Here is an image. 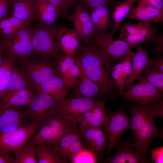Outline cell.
<instances>
[{
	"label": "cell",
	"instance_id": "cell-1",
	"mask_svg": "<svg viewBox=\"0 0 163 163\" xmlns=\"http://www.w3.org/2000/svg\"><path fill=\"white\" fill-rule=\"evenodd\" d=\"M79 50L82 68L87 76L100 87V94L115 102V86L111 77L114 63L104 50L94 44L84 43Z\"/></svg>",
	"mask_w": 163,
	"mask_h": 163
},
{
	"label": "cell",
	"instance_id": "cell-2",
	"mask_svg": "<svg viewBox=\"0 0 163 163\" xmlns=\"http://www.w3.org/2000/svg\"><path fill=\"white\" fill-rule=\"evenodd\" d=\"M58 28L55 24L39 25L33 29L32 38L33 57L56 59L62 50L58 38Z\"/></svg>",
	"mask_w": 163,
	"mask_h": 163
},
{
	"label": "cell",
	"instance_id": "cell-3",
	"mask_svg": "<svg viewBox=\"0 0 163 163\" xmlns=\"http://www.w3.org/2000/svg\"><path fill=\"white\" fill-rule=\"evenodd\" d=\"M33 29L22 28L13 34L4 36L1 40L6 54L15 61L29 59L32 56Z\"/></svg>",
	"mask_w": 163,
	"mask_h": 163
},
{
	"label": "cell",
	"instance_id": "cell-4",
	"mask_svg": "<svg viewBox=\"0 0 163 163\" xmlns=\"http://www.w3.org/2000/svg\"><path fill=\"white\" fill-rule=\"evenodd\" d=\"M74 125L68 123L57 111L39 128L37 133L30 139V142L34 145L50 144L56 148L60 139Z\"/></svg>",
	"mask_w": 163,
	"mask_h": 163
},
{
	"label": "cell",
	"instance_id": "cell-5",
	"mask_svg": "<svg viewBox=\"0 0 163 163\" xmlns=\"http://www.w3.org/2000/svg\"><path fill=\"white\" fill-rule=\"evenodd\" d=\"M123 107L122 104L117 111H113L109 109V113L101 126L106 133L108 140L107 158L110 157L120 141L122 134L126 130L131 129L130 122Z\"/></svg>",
	"mask_w": 163,
	"mask_h": 163
},
{
	"label": "cell",
	"instance_id": "cell-6",
	"mask_svg": "<svg viewBox=\"0 0 163 163\" xmlns=\"http://www.w3.org/2000/svg\"><path fill=\"white\" fill-rule=\"evenodd\" d=\"M114 33L96 31L89 40V43L104 50L114 63L122 61L126 55L132 52V47L125 41L113 39Z\"/></svg>",
	"mask_w": 163,
	"mask_h": 163
},
{
	"label": "cell",
	"instance_id": "cell-7",
	"mask_svg": "<svg viewBox=\"0 0 163 163\" xmlns=\"http://www.w3.org/2000/svg\"><path fill=\"white\" fill-rule=\"evenodd\" d=\"M59 102L49 94L38 93L28 104L26 114L39 128L57 113Z\"/></svg>",
	"mask_w": 163,
	"mask_h": 163
},
{
	"label": "cell",
	"instance_id": "cell-8",
	"mask_svg": "<svg viewBox=\"0 0 163 163\" xmlns=\"http://www.w3.org/2000/svg\"><path fill=\"white\" fill-rule=\"evenodd\" d=\"M126 100L141 104L154 103L162 99L163 93L151 85L143 75L139 82L128 90L116 92Z\"/></svg>",
	"mask_w": 163,
	"mask_h": 163
},
{
	"label": "cell",
	"instance_id": "cell-9",
	"mask_svg": "<svg viewBox=\"0 0 163 163\" xmlns=\"http://www.w3.org/2000/svg\"><path fill=\"white\" fill-rule=\"evenodd\" d=\"M49 60L29 58L15 61L19 65L18 66L29 78L34 85L57 75L56 68L53 67Z\"/></svg>",
	"mask_w": 163,
	"mask_h": 163
},
{
	"label": "cell",
	"instance_id": "cell-10",
	"mask_svg": "<svg viewBox=\"0 0 163 163\" xmlns=\"http://www.w3.org/2000/svg\"><path fill=\"white\" fill-rule=\"evenodd\" d=\"M163 101L162 99L154 103L141 104L131 102L123 106L128 110L131 115V129L133 136L150 118L158 116L163 117Z\"/></svg>",
	"mask_w": 163,
	"mask_h": 163
},
{
	"label": "cell",
	"instance_id": "cell-11",
	"mask_svg": "<svg viewBox=\"0 0 163 163\" xmlns=\"http://www.w3.org/2000/svg\"><path fill=\"white\" fill-rule=\"evenodd\" d=\"M39 128L36 124L21 126L9 132L0 133V148L8 152L15 153L27 143Z\"/></svg>",
	"mask_w": 163,
	"mask_h": 163
},
{
	"label": "cell",
	"instance_id": "cell-12",
	"mask_svg": "<svg viewBox=\"0 0 163 163\" xmlns=\"http://www.w3.org/2000/svg\"><path fill=\"white\" fill-rule=\"evenodd\" d=\"M97 100L84 98H65L59 102L57 111L68 123L74 125L82 114L93 107Z\"/></svg>",
	"mask_w": 163,
	"mask_h": 163
},
{
	"label": "cell",
	"instance_id": "cell-13",
	"mask_svg": "<svg viewBox=\"0 0 163 163\" xmlns=\"http://www.w3.org/2000/svg\"><path fill=\"white\" fill-rule=\"evenodd\" d=\"M75 12L66 18L73 25V30L79 40L84 43H89V38L96 31L92 22L90 14L79 2L75 5Z\"/></svg>",
	"mask_w": 163,
	"mask_h": 163
},
{
	"label": "cell",
	"instance_id": "cell-14",
	"mask_svg": "<svg viewBox=\"0 0 163 163\" xmlns=\"http://www.w3.org/2000/svg\"><path fill=\"white\" fill-rule=\"evenodd\" d=\"M132 141L120 140L115 148L113 155L107 158L105 162L107 163H151V158L136 151L132 146Z\"/></svg>",
	"mask_w": 163,
	"mask_h": 163
},
{
	"label": "cell",
	"instance_id": "cell-15",
	"mask_svg": "<svg viewBox=\"0 0 163 163\" xmlns=\"http://www.w3.org/2000/svg\"><path fill=\"white\" fill-rule=\"evenodd\" d=\"M84 146L77 124L60 139L56 148L66 163L70 162Z\"/></svg>",
	"mask_w": 163,
	"mask_h": 163
},
{
	"label": "cell",
	"instance_id": "cell-16",
	"mask_svg": "<svg viewBox=\"0 0 163 163\" xmlns=\"http://www.w3.org/2000/svg\"><path fill=\"white\" fill-rule=\"evenodd\" d=\"M55 59L57 74L66 83L69 90L79 77L80 71L78 65L74 55H60Z\"/></svg>",
	"mask_w": 163,
	"mask_h": 163
},
{
	"label": "cell",
	"instance_id": "cell-17",
	"mask_svg": "<svg viewBox=\"0 0 163 163\" xmlns=\"http://www.w3.org/2000/svg\"><path fill=\"white\" fill-rule=\"evenodd\" d=\"M155 117L149 119L133 136L132 146L136 151L145 155L152 141L158 135L155 123Z\"/></svg>",
	"mask_w": 163,
	"mask_h": 163
},
{
	"label": "cell",
	"instance_id": "cell-18",
	"mask_svg": "<svg viewBox=\"0 0 163 163\" xmlns=\"http://www.w3.org/2000/svg\"><path fill=\"white\" fill-rule=\"evenodd\" d=\"M84 146L97 156L104 152L107 139V134L101 127L78 129Z\"/></svg>",
	"mask_w": 163,
	"mask_h": 163
},
{
	"label": "cell",
	"instance_id": "cell-19",
	"mask_svg": "<svg viewBox=\"0 0 163 163\" xmlns=\"http://www.w3.org/2000/svg\"><path fill=\"white\" fill-rule=\"evenodd\" d=\"M74 56L79 66L80 73L78 85L72 94V97L95 99L100 94V87L85 73L81 63L79 53L76 52Z\"/></svg>",
	"mask_w": 163,
	"mask_h": 163
},
{
	"label": "cell",
	"instance_id": "cell-20",
	"mask_svg": "<svg viewBox=\"0 0 163 163\" xmlns=\"http://www.w3.org/2000/svg\"><path fill=\"white\" fill-rule=\"evenodd\" d=\"M107 100L104 97L101 100H97L91 110L78 118L77 121L78 129L101 126L107 116L104 107Z\"/></svg>",
	"mask_w": 163,
	"mask_h": 163
},
{
	"label": "cell",
	"instance_id": "cell-21",
	"mask_svg": "<svg viewBox=\"0 0 163 163\" xmlns=\"http://www.w3.org/2000/svg\"><path fill=\"white\" fill-rule=\"evenodd\" d=\"M137 3L129 14L131 19L150 24H163V11L152 5L147 0H140Z\"/></svg>",
	"mask_w": 163,
	"mask_h": 163
},
{
	"label": "cell",
	"instance_id": "cell-22",
	"mask_svg": "<svg viewBox=\"0 0 163 163\" xmlns=\"http://www.w3.org/2000/svg\"><path fill=\"white\" fill-rule=\"evenodd\" d=\"M37 93L49 94L59 102L65 98L68 88L63 80L56 75L40 84L33 86Z\"/></svg>",
	"mask_w": 163,
	"mask_h": 163
},
{
	"label": "cell",
	"instance_id": "cell-23",
	"mask_svg": "<svg viewBox=\"0 0 163 163\" xmlns=\"http://www.w3.org/2000/svg\"><path fill=\"white\" fill-rule=\"evenodd\" d=\"M150 53L140 44L137 47L135 52H133L132 71L126 83L129 89L133 85L135 80L139 79L147 67Z\"/></svg>",
	"mask_w": 163,
	"mask_h": 163
},
{
	"label": "cell",
	"instance_id": "cell-24",
	"mask_svg": "<svg viewBox=\"0 0 163 163\" xmlns=\"http://www.w3.org/2000/svg\"><path fill=\"white\" fill-rule=\"evenodd\" d=\"M33 86L21 89L0 99V110L15 108L28 104L35 95Z\"/></svg>",
	"mask_w": 163,
	"mask_h": 163
},
{
	"label": "cell",
	"instance_id": "cell-25",
	"mask_svg": "<svg viewBox=\"0 0 163 163\" xmlns=\"http://www.w3.org/2000/svg\"><path fill=\"white\" fill-rule=\"evenodd\" d=\"M57 35L62 50L66 55L73 56L80 47L79 39L73 29L61 27L58 28Z\"/></svg>",
	"mask_w": 163,
	"mask_h": 163
},
{
	"label": "cell",
	"instance_id": "cell-26",
	"mask_svg": "<svg viewBox=\"0 0 163 163\" xmlns=\"http://www.w3.org/2000/svg\"><path fill=\"white\" fill-rule=\"evenodd\" d=\"M157 30L151 24L140 21L137 24L126 23L122 26L120 34H133L145 38L147 40H152L154 43L160 38L156 36Z\"/></svg>",
	"mask_w": 163,
	"mask_h": 163
},
{
	"label": "cell",
	"instance_id": "cell-27",
	"mask_svg": "<svg viewBox=\"0 0 163 163\" xmlns=\"http://www.w3.org/2000/svg\"><path fill=\"white\" fill-rule=\"evenodd\" d=\"M16 108L0 110V133L9 132L22 126L24 115Z\"/></svg>",
	"mask_w": 163,
	"mask_h": 163
},
{
	"label": "cell",
	"instance_id": "cell-28",
	"mask_svg": "<svg viewBox=\"0 0 163 163\" xmlns=\"http://www.w3.org/2000/svg\"><path fill=\"white\" fill-rule=\"evenodd\" d=\"M36 18L39 24H54L59 13L56 7L48 0H35Z\"/></svg>",
	"mask_w": 163,
	"mask_h": 163
},
{
	"label": "cell",
	"instance_id": "cell-29",
	"mask_svg": "<svg viewBox=\"0 0 163 163\" xmlns=\"http://www.w3.org/2000/svg\"><path fill=\"white\" fill-rule=\"evenodd\" d=\"M12 16L32 23L36 18L35 0H13Z\"/></svg>",
	"mask_w": 163,
	"mask_h": 163
},
{
	"label": "cell",
	"instance_id": "cell-30",
	"mask_svg": "<svg viewBox=\"0 0 163 163\" xmlns=\"http://www.w3.org/2000/svg\"><path fill=\"white\" fill-rule=\"evenodd\" d=\"M33 85V83L29 78L14 62L11 72L7 90L5 96Z\"/></svg>",
	"mask_w": 163,
	"mask_h": 163
},
{
	"label": "cell",
	"instance_id": "cell-31",
	"mask_svg": "<svg viewBox=\"0 0 163 163\" xmlns=\"http://www.w3.org/2000/svg\"><path fill=\"white\" fill-rule=\"evenodd\" d=\"M34 145L38 163H65L56 147L48 144Z\"/></svg>",
	"mask_w": 163,
	"mask_h": 163
},
{
	"label": "cell",
	"instance_id": "cell-32",
	"mask_svg": "<svg viewBox=\"0 0 163 163\" xmlns=\"http://www.w3.org/2000/svg\"><path fill=\"white\" fill-rule=\"evenodd\" d=\"M140 0H125L115 3L112 12L114 24L112 32L115 33L123 21L130 14L133 5Z\"/></svg>",
	"mask_w": 163,
	"mask_h": 163
},
{
	"label": "cell",
	"instance_id": "cell-33",
	"mask_svg": "<svg viewBox=\"0 0 163 163\" xmlns=\"http://www.w3.org/2000/svg\"><path fill=\"white\" fill-rule=\"evenodd\" d=\"M96 31L105 32L108 26L109 7L102 6L91 10L90 14Z\"/></svg>",
	"mask_w": 163,
	"mask_h": 163
},
{
	"label": "cell",
	"instance_id": "cell-34",
	"mask_svg": "<svg viewBox=\"0 0 163 163\" xmlns=\"http://www.w3.org/2000/svg\"><path fill=\"white\" fill-rule=\"evenodd\" d=\"M31 23L12 16L0 21V32L4 36H8L22 28L30 27Z\"/></svg>",
	"mask_w": 163,
	"mask_h": 163
},
{
	"label": "cell",
	"instance_id": "cell-35",
	"mask_svg": "<svg viewBox=\"0 0 163 163\" xmlns=\"http://www.w3.org/2000/svg\"><path fill=\"white\" fill-rule=\"evenodd\" d=\"M14 163H37L34 145L31 142L27 144L15 153Z\"/></svg>",
	"mask_w": 163,
	"mask_h": 163
},
{
	"label": "cell",
	"instance_id": "cell-36",
	"mask_svg": "<svg viewBox=\"0 0 163 163\" xmlns=\"http://www.w3.org/2000/svg\"><path fill=\"white\" fill-rule=\"evenodd\" d=\"M14 62L12 58L8 57L0 65V99L4 96L6 93L11 72Z\"/></svg>",
	"mask_w": 163,
	"mask_h": 163
},
{
	"label": "cell",
	"instance_id": "cell-37",
	"mask_svg": "<svg viewBox=\"0 0 163 163\" xmlns=\"http://www.w3.org/2000/svg\"><path fill=\"white\" fill-rule=\"evenodd\" d=\"M143 73V76L149 82L163 93V73L147 67Z\"/></svg>",
	"mask_w": 163,
	"mask_h": 163
},
{
	"label": "cell",
	"instance_id": "cell-38",
	"mask_svg": "<svg viewBox=\"0 0 163 163\" xmlns=\"http://www.w3.org/2000/svg\"><path fill=\"white\" fill-rule=\"evenodd\" d=\"M97 156L85 146L71 160L72 163H94L97 161Z\"/></svg>",
	"mask_w": 163,
	"mask_h": 163
},
{
	"label": "cell",
	"instance_id": "cell-39",
	"mask_svg": "<svg viewBox=\"0 0 163 163\" xmlns=\"http://www.w3.org/2000/svg\"><path fill=\"white\" fill-rule=\"evenodd\" d=\"M56 8L59 16L63 17L65 16L69 9L75 5L80 0H48Z\"/></svg>",
	"mask_w": 163,
	"mask_h": 163
},
{
	"label": "cell",
	"instance_id": "cell-40",
	"mask_svg": "<svg viewBox=\"0 0 163 163\" xmlns=\"http://www.w3.org/2000/svg\"><path fill=\"white\" fill-rule=\"evenodd\" d=\"M132 51L127 53L122 61L121 76L123 82L125 86L127 80L131 74L132 71Z\"/></svg>",
	"mask_w": 163,
	"mask_h": 163
},
{
	"label": "cell",
	"instance_id": "cell-41",
	"mask_svg": "<svg viewBox=\"0 0 163 163\" xmlns=\"http://www.w3.org/2000/svg\"><path fill=\"white\" fill-rule=\"evenodd\" d=\"M88 8L91 10L100 7H109L114 0H80Z\"/></svg>",
	"mask_w": 163,
	"mask_h": 163
},
{
	"label": "cell",
	"instance_id": "cell-42",
	"mask_svg": "<svg viewBox=\"0 0 163 163\" xmlns=\"http://www.w3.org/2000/svg\"><path fill=\"white\" fill-rule=\"evenodd\" d=\"M121 72V70L113 69L111 72V76L118 92L123 91L125 86L122 80Z\"/></svg>",
	"mask_w": 163,
	"mask_h": 163
},
{
	"label": "cell",
	"instance_id": "cell-43",
	"mask_svg": "<svg viewBox=\"0 0 163 163\" xmlns=\"http://www.w3.org/2000/svg\"><path fill=\"white\" fill-rule=\"evenodd\" d=\"M13 0H0V21L5 19L12 8Z\"/></svg>",
	"mask_w": 163,
	"mask_h": 163
},
{
	"label": "cell",
	"instance_id": "cell-44",
	"mask_svg": "<svg viewBox=\"0 0 163 163\" xmlns=\"http://www.w3.org/2000/svg\"><path fill=\"white\" fill-rule=\"evenodd\" d=\"M147 67L163 73V57L159 55L153 59H149Z\"/></svg>",
	"mask_w": 163,
	"mask_h": 163
},
{
	"label": "cell",
	"instance_id": "cell-45",
	"mask_svg": "<svg viewBox=\"0 0 163 163\" xmlns=\"http://www.w3.org/2000/svg\"><path fill=\"white\" fill-rule=\"evenodd\" d=\"M151 158L155 163L163 162V147H157L150 151Z\"/></svg>",
	"mask_w": 163,
	"mask_h": 163
},
{
	"label": "cell",
	"instance_id": "cell-46",
	"mask_svg": "<svg viewBox=\"0 0 163 163\" xmlns=\"http://www.w3.org/2000/svg\"><path fill=\"white\" fill-rule=\"evenodd\" d=\"M10 153L0 148V163H14V159Z\"/></svg>",
	"mask_w": 163,
	"mask_h": 163
},
{
	"label": "cell",
	"instance_id": "cell-47",
	"mask_svg": "<svg viewBox=\"0 0 163 163\" xmlns=\"http://www.w3.org/2000/svg\"><path fill=\"white\" fill-rule=\"evenodd\" d=\"M152 6L163 11V0H147Z\"/></svg>",
	"mask_w": 163,
	"mask_h": 163
},
{
	"label": "cell",
	"instance_id": "cell-48",
	"mask_svg": "<svg viewBox=\"0 0 163 163\" xmlns=\"http://www.w3.org/2000/svg\"><path fill=\"white\" fill-rule=\"evenodd\" d=\"M8 57V56H7L5 53L1 40H0V65L5 61Z\"/></svg>",
	"mask_w": 163,
	"mask_h": 163
}]
</instances>
